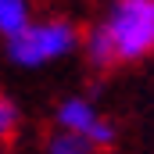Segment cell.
Returning a JSON list of instances; mask_svg holds the SVG:
<instances>
[{"label":"cell","mask_w":154,"mask_h":154,"mask_svg":"<svg viewBox=\"0 0 154 154\" xmlns=\"http://www.w3.org/2000/svg\"><path fill=\"white\" fill-rule=\"evenodd\" d=\"M54 129L72 133V136H79V140L93 143L97 151L108 147V143L115 140V125H111V118L104 115L90 97H65V100L54 108Z\"/></svg>","instance_id":"3"},{"label":"cell","mask_w":154,"mask_h":154,"mask_svg":"<svg viewBox=\"0 0 154 154\" xmlns=\"http://www.w3.org/2000/svg\"><path fill=\"white\" fill-rule=\"evenodd\" d=\"M32 22V0H0V39H14Z\"/></svg>","instance_id":"4"},{"label":"cell","mask_w":154,"mask_h":154,"mask_svg":"<svg viewBox=\"0 0 154 154\" xmlns=\"http://www.w3.org/2000/svg\"><path fill=\"white\" fill-rule=\"evenodd\" d=\"M43 154H97V147H93V143H86V140H79V136H72V133L54 129V133L47 136Z\"/></svg>","instance_id":"5"},{"label":"cell","mask_w":154,"mask_h":154,"mask_svg":"<svg viewBox=\"0 0 154 154\" xmlns=\"http://www.w3.org/2000/svg\"><path fill=\"white\" fill-rule=\"evenodd\" d=\"M82 47V32L68 18H32L14 39L4 43V54L18 68H47Z\"/></svg>","instance_id":"2"},{"label":"cell","mask_w":154,"mask_h":154,"mask_svg":"<svg viewBox=\"0 0 154 154\" xmlns=\"http://www.w3.org/2000/svg\"><path fill=\"white\" fill-rule=\"evenodd\" d=\"M18 122H22V111H18V104L0 90V143H7L11 136H14V129H18Z\"/></svg>","instance_id":"6"},{"label":"cell","mask_w":154,"mask_h":154,"mask_svg":"<svg viewBox=\"0 0 154 154\" xmlns=\"http://www.w3.org/2000/svg\"><path fill=\"white\" fill-rule=\"evenodd\" d=\"M93 68H115L154 54V0H111L108 14L82 36Z\"/></svg>","instance_id":"1"}]
</instances>
